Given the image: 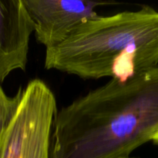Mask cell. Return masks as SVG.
I'll return each mask as SVG.
<instances>
[{"label":"cell","mask_w":158,"mask_h":158,"mask_svg":"<svg viewBox=\"0 0 158 158\" xmlns=\"http://www.w3.org/2000/svg\"><path fill=\"white\" fill-rule=\"evenodd\" d=\"M158 133V66L111 80L58 110L50 158H122Z\"/></svg>","instance_id":"1"},{"label":"cell","mask_w":158,"mask_h":158,"mask_svg":"<svg viewBox=\"0 0 158 158\" xmlns=\"http://www.w3.org/2000/svg\"><path fill=\"white\" fill-rule=\"evenodd\" d=\"M45 68L125 82L158 66V12L149 6L99 16L46 49Z\"/></svg>","instance_id":"2"},{"label":"cell","mask_w":158,"mask_h":158,"mask_svg":"<svg viewBox=\"0 0 158 158\" xmlns=\"http://www.w3.org/2000/svg\"><path fill=\"white\" fill-rule=\"evenodd\" d=\"M56 100L40 79L23 89L13 120L0 139V158H50V141Z\"/></svg>","instance_id":"3"},{"label":"cell","mask_w":158,"mask_h":158,"mask_svg":"<svg viewBox=\"0 0 158 158\" xmlns=\"http://www.w3.org/2000/svg\"><path fill=\"white\" fill-rule=\"evenodd\" d=\"M33 23L37 41L46 49L66 41L82 24L99 16L97 7L116 2L89 0H23Z\"/></svg>","instance_id":"4"},{"label":"cell","mask_w":158,"mask_h":158,"mask_svg":"<svg viewBox=\"0 0 158 158\" xmlns=\"http://www.w3.org/2000/svg\"><path fill=\"white\" fill-rule=\"evenodd\" d=\"M33 32L23 0H0V84L13 70L26 69Z\"/></svg>","instance_id":"5"},{"label":"cell","mask_w":158,"mask_h":158,"mask_svg":"<svg viewBox=\"0 0 158 158\" xmlns=\"http://www.w3.org/2000/svg\"><path fill=\"white\" fill-rule=\"evenodd\" d=\"M23 89L19 88L15 96L9 97L0 85V139L13 120L21 101Z\"/></svg>","instance_id":"6"},{"label":"cell","mask_w":158,"mask_h":158,"mask_svg":"<svg viewBox=\"0 0 158 158\" xmlns=\"http://www.w3.org/2000/svg\"><path fill=\"white\" fill-rule=\"evenodd\" d=\"M152 140L154 141V143H157V144H158V133L155 136H154V137L153 138Z\"/></svg>","instance_id":"7"}]
</instances>
